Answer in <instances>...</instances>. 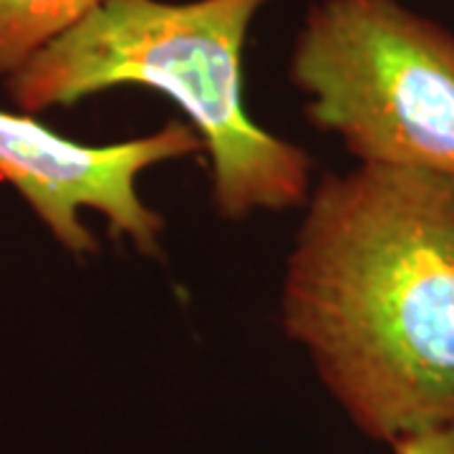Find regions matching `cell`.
<instances>
[{"mask_svg":"<svg viewBox=\"0 0 454 454\" xmlns=\"http://www.w3.org/2000/svg\"><path fill=\"white\" fill-rule=\"evenodd\" d=\"M291 79L318 129L361 164L454 182V33L396 0H321L295 38Z\"/></svg>","mask_w":454,"mask_h":454,"instance_id":"3957f363","label":"cell"},{"mask_svg":"<svg viewBox=\"0 0 454 454\" xmlns=\"http://www.w3.org/2000/svg\"><path fill=\"white\" fill-rule=\"evenodd\" d=\"M280 321L364 437L454 424V182L325 175L286 265Z\"/></svg>","mask_w":454,"mask_h":454,"instance_id":"6da1fadb","label":"cell"},{"mask_svg":"<svg viewBox=\"0 0 454 454\" xmlns=\"http://www.w3.org/2000/svg\"><path fill=\"white\" fill-rule=\"evenodd\" d=\"M268 0H98L5 79L20 112L74 106L114 86L162 91L187 114L212 162L223 217L291 210L306 202L310 160L260 129L243 101V49Z\"/></svg>","mask_w":454,"mask_h":454,"instance_id":"7a4b0ae2","label":"cell"},{"mask_svg":"<svg viewBox=\"0 0 454 454\" xmlns=\"http://www.w3.org/2000/svg\"><path fill=\"white\" fill-rule=\"evenodd\" d=\"M98 0H0V76H13L38 51L79 23Z\"/></svg>","mask_w":454,"mask_h":454,"instance_id":"5b68a950","label":"cell"},{"mask_svg":"<svg viewBox=\"0 0 454 454\" xmlns=\"http://www.w3.org/2000/svg\"><path fill=\"white\" fill-rule=\"evenodd\" d=\"M394 454H454V424L402 439L391 447Z\"/></svg>","mask_w":454,"mask_h":454,"instance_id":"8992f818","label":"cell"},{"mask_svg":"<svg viewBox=\"0 0 454 454\" xmlns=\"http://www.w3.org/2000/svg\"><path fill=\"white\" fill-rule=\"evenodd\" d=\"M197 152H205V142L192 124L169 121L146 137L97 146L66 139L33 114L0 109V179L79 258L98 250L83 225V210L101 212L112 235L129 238L145 255H157L164 223L142 200L137 182L149 167Z\"/></svg>","mask_w":454,"mask_h":454,"instance_id":"277c9868","label":"cell"}]
</instances>
